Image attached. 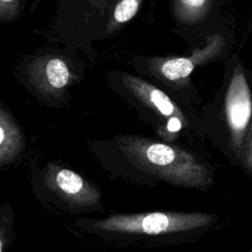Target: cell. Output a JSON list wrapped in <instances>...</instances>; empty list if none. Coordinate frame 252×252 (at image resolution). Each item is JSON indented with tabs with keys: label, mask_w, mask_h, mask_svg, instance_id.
<instances>
[{
	"label": "cell",
	"mask_w": 252,
	"mask_h": 252,
	"mask_svg": "<svg viewBox=\"0 0 252 252\" xmlns=\"http://www.w3.org/2000/svg\"><path fill=\"white\" fill-rule=\"evenodd\" d=\"M218 217L205 213H149L138 215H114L90 222L95 230L121 235L158 236L195 231L211 226Z\"/></svg>",
	"instance_id": "cell-1"
},
{
	"label": "cell",
	"mask_w": 252,
	"mask_h": 252,
	"mask_svg": "<svg viewBox=\"0 0 252 252\" xmlns=\"http://www.w3.org/2000/svg\"><path fill=\"white\" fill-rule=\"evenodd\" d=\"M124 147L138 163L167 180L190 187H205L211 182L207 168L183 151L138 139L127 141Z\"/></svg>",
	"instance_id": "cell-2"
},
{
	"label": "cell",
	"mask_w": 252,
	"mask_h": 252,
	"mask_svg": "<svg viewBox=\"0 0 252 252\" xmlns=\"http://www.w3.org/2000/svg\"><path fill=\"white\" fill-rule=\"evenodd\" d=\"M225 110L232 133L233 146L241 154L244 133L252 113L250 92L241 69L235 71L229 84L225 99Z\"/></svg>",
	"instance_id": "cell-3"
},
{
	"label": "cell",
	"mask_w": 252,
	"mask_h": 252,
	"mask_svg": "<svg viewBox=\"0 0 252 252\" xmlns=\"http://www.w3.org/2000/svg\"><path fill=\"white\" fill-rule=\"evenodd\" d=\"M53 183L58 192L73 202L87 204L91 201L94 203V191L88 186L81 175L70 169L57 170L53 176Z\"/></svg>",
	"instance_id": "cell-4"
},
{
	"label": "cell",
	"mask_w": 252,
	"mask_h": 252,
	"mask_svg": "<svg viewBox=\"0 0 252 252\" xmlns=\"http://www.w3.org/2000/svg\"><path fill=\"white\" fill-rule=\"evenodd\" d=\"M124 82L125 85H127L133 92H135L144 100L154 105L162 115L170 116L177 112L175 105L160 90L142 80L130 76L124 77Z\"/></svg>",
	"instance_id": "cell-5"
},
{
	"label": "cell",
	"mask_w": 252,
	"mask_h": 252,
	"mask_svg": "<svg viewBox=\"0 0 252 252\" xmlns=\"http://www.w3.org/2000/svg\"><path fill=\"white\" fill-rule=\"evenodd\" d=\"M22 147V138L9 115L1 110L0 119V158L1 164L13 159Z\"/></svg>",
	"instance_id": "cell-6"
},
{
	"label": "cell",
	"mask_w": 252,
	"mask_h": 252,
	"mask_svg": "<svg viewBox=\"0 0 252 252\" xmlns=\"http://www.w3.org/2000/svg\"><path fill=\"white\" fill-rule=\"evenodd\" d=\"M44 74L48 85L55 90L63 89L70 77L66 63L59 58H52L46 63Z\"/></svg>",
	"instance_id": "cell-7"
},
{
	"label": "cell",
	"mask_w": 252,
	"mask_h": 252,
	"mask_svg": "<svg viewBox=\"0 0 252 252\" xmlns=\"http://www.w3.org/2000/svg\"><path fill=\"white\" fill-rule=\"evenodd\" d=\"M194 69V61L190 58H171L160 66L162 76L169 81H176L190 75Z\"/></svg>",
	"instance_id": "cell-8"
},
{
	"label": "cell",
	"mask_w": 252,
	"mask_h": 252,
	"mask_svg": "<svg viewBox=\"0 0 252 252\" xmlns=\"http://www.w3.org/2000/svg\"><path fill=\"white\" fill-rule=\"evenodd\" d=\"M138 0H121L114 10V19L118 23H126L132 19L138 11Z\"/></svg>",
	"instance_id": "cell-9"
},
{
	"label": "cell",
	"mask_w": 252,
	"mask_h": 252,
	"mask_svg": "<svg viewBox=\"0 0 252 252\" xmlns=\"http://www.w3.org/2000/svg\"><path fill=\"white\" fill-rule=\"evenodd\" d=\"M240 158L245 172L249 175H252V125L249 129L246 140H244Z\"/></svg>",
	"instance_id": "cell-10"
},
{
	"label": "cell",
	"mask_w": 252,
	"mask_h": 252,
	"mask_svg": "<svg viewBox=\"0 0 252 252\" xmlns=\"http://www.w3.org/2000/svg\"><path fill=\"white\" fill-rule=\"evenodd\" d=\"M181 121L177 117H171L167 123V130L170 132H177L181 129Z\"/></svg>",
	"instance_id": "cell-11"
},
{
	"label": "cell",
	"mask_w": 252,
	"mask_h": 252,
	"mask_svg": "<svg viewBox=\"0 0 252 252\" xmlns=\"http://www.w3.org/2000/svg\"><path fill=\"white\" fill-rule=\"evenodd\" d=\"M205 0H182V3L191 9H197L203 6Z\"/></svg>",
	"instance_id": "cell-12"
},
{
	"label": "cell",
	"mask_w": 252,
	"mask_h": 252,
	"mask_svg": "<svg viewBox=\"0 0 252 252\" xmlns=\"http://www.w3.org/2000/svg\"><path fill=\"white\" fill-rule=\"evenodd\" d=\"M1 1V5H2V9L4 8V6L5 5H7V4H11L12 2H14L15 0H0Z\"/></svg>",
	"instance_id": "cell-13"
},
{
	"label": "cell",
	"mask_w": 252,
	"mask_h": 252,
	"mask_svg": "<svg viewBox=\"0 0 252 252\" xmlns=\"http://www.w3.org/2000/svg\"><path fill=\"white\" fill-rule=\"evenodd\" d=\"M248 252H252V246L250 247V249H249V251Z\"/></svg>",
	"instance_id": "cell-14"
}]
</instances>
